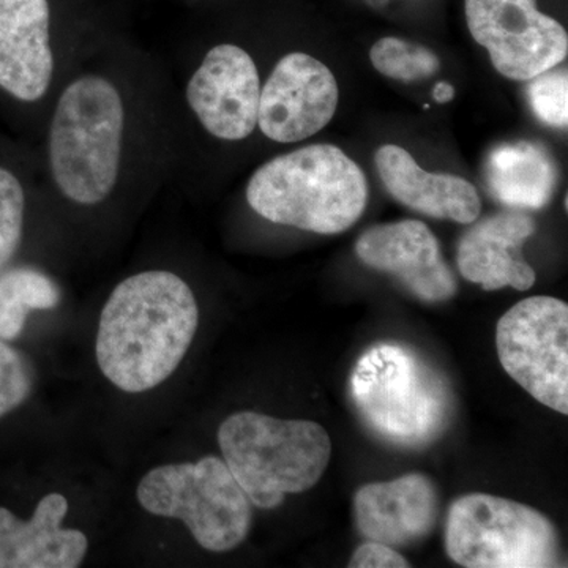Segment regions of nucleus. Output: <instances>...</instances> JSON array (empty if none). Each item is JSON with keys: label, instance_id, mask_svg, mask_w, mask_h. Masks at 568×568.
Wrapping results in <instances>:
<instances>
[{"label": "nucleus", "instance_id": "obj_1", "mask_svg": "<svg viewBox=\"0 0 568 568\" xmlns=\"http://www.w3.org/2000/svg\"><path fill=\"white\" fill-rule=\"evenodd\" d=\"M196 298L181 276L149 271L123 280L108 298L97 362L115 387L141 394L181 365L196 334Z\"/></svg>", "mask_w": 568, "mask_h": 568}, {"label": "nucleus", "instance_id": "obj_2", "mask_svg": "<svg viewBox=\"0 0 568 568\" xmlns=\"http://www.w3.org/2000/svg\"><path fill=\"white\" fill-rule=\"evenodd\" d=\"M246 201L268 222L339 234L364 213L368 182L342 149L313 144L263 164L250 179Z\"/></svg>", "mask_w": 568, "mask_h": 568}, {"label": "nucleus", "instance_id": "obj_3", "mask_svg": "<svg viewBox=\"0 0 568 568\" xmlns=\"http://www.w3.org/2000/svg\"><path fill=\"white\" fill-rule=\"evenodd\" d=\"M224 463L253 506L278 507L286 495L315 487L332 458V440L316 422L282 420L244 410L220 425Z\"/></svg>", "mask_w": 568, "mask_h": 568}, {"label": "nucleus", "instance_id": "obj_4", "mask_svg": "<svg viewBox=\"0 0 568 568\" xmlns=\"http://www.w3.org/2000/svg\"><path fill=\"white\" fill-rule=\"evenodd\" d=\"M122 97L110 81L89 74L62 93L51 122L50 162L59 190L78 204L106 200L121 166Z\"/></svg>", "mask_w": 568, "mask_h": 568}, {"label": "nucleus", "instance_id": "obj_5", "mask_svg": "<svg viewBox=\"0 0 568 568\" xmlns=\"http://www.w3.org/2000/svg\"><path fill=\"white\" fill-rule=\"evenodd\" d=\"M351 394L366 424L398 446H424L435 439L450 414L443 377L398 343L372 346L358 358Z\"/></svg>", "mask_w": 568, "mask_h": 568}, {"label": "nucleus", "instance_id": "obj_6", "mask_svg": "<svg viewBox=\"0 0 568 568\" xmlns=\"http://www.w3.org/2000/svg\"><path fill=\"white\" fill-rule=\"evenodd\" d=\"M138 500L149 514L181 519L207 551L237 548L252 526V500L219 457L156 467L142 477Z\"/></svg>", "mask_w": 568, "mask_h": 568}, {"label": "nucleus", "instance_id": "obj_7", "mask_svg": "<svg viewBox=\"0 0 568 568\" xmlns=\"http://www.w3.org/2000/svg\"><path fill=\"white\" fill-rule=\"evenodd\" d=\"M446 551L467 568L560 566L558 532L545 515L484 493L458 497L448 508Z\"/></svg>", "mask_w": 568, "mask_h": 568}, {"label": "nucleus", "instance_id": "obj_8", "mask_svg": "<svg viewBox=\"0 0 568 568\" xmlns=\"http://www.w3.org/2000/svg\"><path fill=\"white\" fill-rule=\"evenodd\" d=\"M496 347L507 375L541 405L568 414V305L525 298L500 317Z\"/></svg>", "mask_w": 568, "mask_h": 568}, {"label": "nucleus", "instance_id": "obj_9", "mask_svg": "<svg viewBox=\"0 0 568 568\" xmlns=\"http://www.w3.org/2000/svg\"><path fill=\"white\" fill-rule=\"evenodd\" d=\"M465 11L470 36L508 80L529 81L566 61L567 31L536 0H466Z\"/></svg>", "mask_w": 568, "mask_h": 568}, {"label": "nucleus", "instance_id": "obj_10", "mask_svg": "<svg viewBox=\"0 0 568 568\" xmlns=\"http://www.w3.org/2000/svg\"><path fill=\"white\" fill-rule=\"evenodd\" d=\"M336 106L338 84L331 69L305 52H291L261 91L257 125L268 140L304 141L328 125Z\"/></svg>", "mask_w": 568, "mask_h": 568}, {"label": "nucleus", "instance_id": "obj_11", "mask_svg": "<svg viewBox=\"0 0 568 568\" xmlns=\"http://www.w3.org/2000/svg\"><path fill=\"white\" fill-rule=\"evenodd\" d=\"M260 97L256 63L234 44L209 51L186 88L190 108L204 129L226 141L245 140L253 133Z\"/></svg>", "mask_w": 568, "mask_h": 568}, {"label": "nucleus", "instance_id": "obj_12", "mask_svg": "<svg viewBox=\"0 0 568 568\" xmlns=\"http://www.w3.org/2000/svg\"><path fill=\"white\" fill-rule=\"evenodd\" d=\"M358 260L398 282L420 301L436 304L454 297L457 278L440 254L439 242L418 220L376 224L355 244Z\"/></svg>", "mask_w": 568, "mask_h": 568}, {"label": "nucleus", "instance_id": "obj_13", "mask_svg": "<svg viewBox=\"0 0 568 568\" xmlns=\"http://www.w3.org/2000/svg\"><path fill=\"white\" fill-rule=\"evenodd\" d=\"M473 223L458 242L459 274L485 291L530 290L537 276L523 260L521 246L536 233L532 216L511 209Z\"/></svg>", "mask_w": 568, "mask_h": 568}, {"label": "nucleus", "instance_id": "obj_14", "mask_svg": "<svg viewBox=\"0 0 568 568\" xmlns=\"http://www.w3.org/2000/svg\"><path fill=\"white\" fill-rule=\"evenodd\" d=\"M437 510L435 484L424 474L368 484L354 497L358 532L366 540L388 547H405L428 536L435 528Z\"/></svg>", "mask_w": 568, "mask_h": 568}, {"label": "nucleus", "instance_id": "obj_15", "mask_svg": "<svg viewBox=\"0 0 568 568\" xmlns=\"http://www.w3.org/2000/svg\"><path fill=\"white\" fill-rule=\"evenodd\" d=\"M52 71L48 0H0V88L37 102L50 88Z\"/></svg>", "mask_w": 568, "mask_h": 568}, {"label": "nucleus", "instance_id": "obj_16", "mask_svg": "<svg viewBox=\"0 0 568 568\" xmlns=\"http://www.w3.org/2000/svg\"><path fill=\"white\" fill-rule=\"evenodd\" d=\"M69 500L44 496L29 521L0 507V568H77L89 540L81 530L63 529Z\"/></svg>", "mask_w": 568, "mask_h": 568}, {"label": "nucleus", "instance_id": "obj_17", "mask_svg": "<svg viewBox=\"0 0 568 568\" xmlns=\"http://www.w3.org/2000/svg\"><path fill=\"white\" fill-rule=\"evenodd\" d=\"M375 163L387 192L413 211L462 224L480 215L481 201L473 183L458 175L428 173L399 145L377 149Z\"/></svg>", "mask_w": 568, "mask_h": 568}, {"label": "nucleus", "instance_id": "obj_18", "mask_svg": "<svg viewBox=\"0 0 568 568\" xmlns=\"http://www.w3.org/2000/svg\"><path fill=\"white\" fill-rule=\"evenodd\" d=\"M485 186L497 203L514 211H538L551 201L558 166L547 148L518 141L493 149L485 162Z\"/></svg>", "mask_w": 568, "mask_h": 568}, {"label": "nucleus", "instance_id": "obj_19", "mask_svg": "<svg viewBox=\"0 0 568 568\" xmlns=\"http://www.w3.org/2000/svg\"><path fill=\"white\" fill-rule=\"evenodd\" d=\"M61 301L55 284L41 272L14 268L0 276V339H13L32 310H51Z\"/></svg>", "mask_w": 568, "mask_h": 568}, {"label": "nucleus", "instance_id": "obj_20", "mask_svg": "<svg viewBox=\"0 0 568 568\" xmlns=\"http://www.w3.org/2000/svg\"><path fill=\"white\" fill-rule=\"evenodd\" d=\"M369 61L384 77L405 82L433 77L440 67L439 59L428 48L395 37L376 41Z\"/></svg>", "mask_w": 568, "mask_h": 568}, {"label": "nucleus", "instance_id": "obj_21", "mask_svg": "<svg viewBox=\"0 0 568 568\" xmlns=\"http://www.w3.org/2000/svg\"><path fill=\"white\" fill-rule=\"evenodd\" d=\"M528 97L538 121L555 129L568 125L567 70H548L529 80Z\"/></svg>", "mask_w": 568, "mask_h": 568}, {"label": "nucleus", "instance_id": "obj_22", "mask_svg": "<svg viewBox=\"0 0 568 568\" xmlns=\"http://www.w3.org/2000/svg\"><path fill=\"white\" fill-rule=\"evenodd\" d=\"M24 190L10 171L0 168V268L20 246L24 223Z\"/></svg>", "mask_w": 568, "mask_h": 568}, {"label": "nucleus", "instance_id": "obj_23", "mask_svg": "<svg viewBox=\"0 0 568 568\" xmlns=\"http://www.w3.org/2000/svg\"><path fill=\"white\" fill-rule=\"evenodd\" d=\"M32 390V375L24 358L0 339V417L17 409Z\"/></svg>", "mask_w": 568, "mask_h": 568}, {"label": "nucleus", "instance_id": "obj_24", "mask_svg": "<svg viewBox=\"0 0 568 568\" xmlns=\"http://www.w3.org/2000/svg\"><path fill=\"white\" fill-rule=\"evenodd\" d=\"M351 568H406L409 562L394 547L381 541L368 540L355 549Z\"/></svg>", "mask_w": 568, "mask_h": 568}, {"label": "nucleus", "instance_id": "obj_25", "mask_svg": "<svg viewBox=\"0 0 568 568\" xmlns=\"http://www.w3.org/2000/svg\"><path fill=\"white\" fill-rule=\"evenodd\" d=\"M433 97H435L437 103L446 104L454 100L455 88L454 85L448 84V82H439V84H436L435 92H433Z\"/></svg>", "mask_w": 568, "mask_h": 568}]
</instances>
